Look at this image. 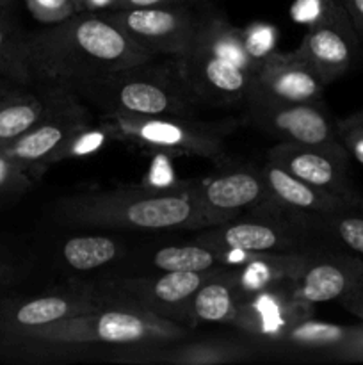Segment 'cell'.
I'll list each match as a JSON object with an SVG mask.
<instances>
[{"mask_svg":"<svg viewBox=\"0 0 363 365\" xmlns=\"http://www.w3.org/2000/svg\"><path fill=\"white\" fill-rule=\"evenodd\" d=\"M342 303H344V307L349 310V312H352L354 316H358L359 319L363 321V289L352 292L351 296L342 299Z\"/></svg>","mask_w":363,"mask_h":365,"instance_id":"33","label":"cell"},{"mask_svg":"<svg viewBox=\"0 0 363 365\" xmlns=\"http://www.w3.org/2000/svg\"><path fill=\"white\" fill-rule=\"evenodd\" d=\"M244 123L280 141L319 148H344L337 123L320 102L285 103L249 98L244 103Z\"/></svg>","mask_w":363,"mask_h":365,"instance_id":"10","label":"cell"},{"mask_svg":"<svg viewBox=\"0 0 363 365\" xmlns=\"http://www.w3.org/2000/svg\"><path fill=\"white\" fill-rule=\"evenodd\" d=\"M157 271H210L219 266L221 260L212 250L198 245L166 246L152 259Z\"/></svg>","mask_w":363,"mask_h":365,"instance_id":"25","label":"cell"},{"mask_svg":"<svg viewBox=\"0 0 363 365\" xmlns=\"http://www.w3.org/2000/svg\"><path fill=\"white\" fill-rule=\"evenodd\" d=\"M105 305L109 303L103 294H98L89 287L70 289L66 292H53L25 299L6 307L0 312V335L9 341L32 328H41L80 314L95 312Z\"/></svg>","mask_w":363,"mask_h":365,"instance_id":"15","label":"cell"},{"mask_svg":"<svg viewBox=\"0 0 363 365\" xmlns=\"http://www.w3.org/2000/svg\"><path fill=\"white\" fill-rule=\"evenodd\" d=\"M312 221L326 227L349 250L363 255V217L352 216L349 212H342L327 214V216H312Z\"/></svg>","mask_w":363,"mask_h":365,"instance_id":"27","label":"cell"},{"mask_svg":"<svg viewBox=\"0 0 363 365\" xmlns=\"http://www.w3.org/2000/svg\"><path fill=\"white\" fill-rule=\"evenodd\" d=\"M110 139L166 155H191L226 163V139L241 125L238 118L219 121L198 116H135L100 114Z\"/></svg>","mask_w":363,"mask_h":365,"instance_id":"5","label":"cell"},{"mask_svg":"<svg viewBox=\"0 0 363 365\" xmlns=\"http://www.w3.org/2000/svg\"><path fill=\"white\" fill-rule=\"evenodd\" d=\"M174 59L203 107L244 106L260 63L246 46L244 32L212 14L189 52Z\"/></svg>","mask_w":363,"mask_h":365,"instance_id":"4","label":"cell"},{"mask_svg":"<svg viewBox=\"0 0 363 365\" xmlns=\"http://www.w3.org/2000/svg\"><path fill=\"white\" fill-rule=\"evenodd\" d=\"M177 321L155 316L127 305H105L95 312L80 314L59 323L32 328L9 342L46 344H155L185 337Z\"/></svg>","mask_w":363,"mask_h":365,"instance_id":"6","label":"cell"},{"mask_svg":"<svg viewBox=\"0 0 363 365\" xmlns=\"http://www.w3.org/2000/svg\"><path fill=\"white\" fill-rule=\"evenodd\" d=\"M155 59L105 13H75L28 32L32 88L71 89L91 78Z\"/></svg>","mask_w":363,"mask_h":365,"instance_id":"1","label":"cell"},{"mask_svg":"<svg viewBox=\"0 0 363 365\" xmlns=\"http://www.w3.org/2000/svg\"><path fill=\"white\" fill-rule=\"evenodd\" d=\"M32 185H34V180L23 168L0 155V198L23 195Z\"/></svg>","mask_w":363,"mask_h":365,"instance_id":"29","label":"cell"},{"mask_svg":"<svg viewBox=\"0 0 363 365\" xmlns=\"http://www.w3.org/2000/svg\"><path fill=\"white\" fill-rule=\"evenodd\" d=\"M294 296L301 302L326 303L344 299L363 289V266L351 257H331L312 260L308 255L305 267L294 280Z\"/></svg>","mask_w":363,"mask_h":365,"instance_id":"18","label":"cell"},{"mask_svg":"<svg viewBox=\"0 0 363 365\" xmlns=\"http://www.w3.org/2000/svg\"><path fill=\"white\" fill-rule=\"evenodd\" d=\"M116 6V0H84L82 11H89V13H105V11H112Z\"/></svg>","mask_w":363,"mask_h":365,"instance_id":"34","label":"cell"},{"mask_svg":"<svg viewBox=\"0 0 363 365\" xmlns=\"http://www.w3.org/2000/svg\"><path fill=\"white\" fill-rule=\"evenodd\" d=\"M263 182L269 189L273 205L290 212L308 214V216H327V214L352 212L356 207H362L359 196H342L337 192L319 189L306 182L299 180L283 168L269 163L260 170Z\"/></svg>","mask_w":363,"mask_h":365,"instance_id":"17","label":"cell"},{"mask_svg":"<svg viewBox=\"0 0 363 365\" xmlns=\"http://www.w3.org/2000/svg\"><path fill=\"white\" fill-rule=\"evenodd\" d=\"M344 11L347 13L352 27L358 34H363V0H338Z\"/></svg>","mask_w":363,"mask_h":365,"instance_id":"31","label":"cell"},{"mask_svg":"<svg viewBox=\"0 0 363 365\" xmlns=\"http://www.w3.org/2000/svg\"><path fill=\"white\" fill-rule=\"evenodd\" d=\"M196 242L212 250L221 264L233 259L244 262L251 255L262 253H292L301 242V234L281 220H231L201 232Z\"/></svg>","mask_w":363,"mask_h":365,"instance_id":"11","label":"cell"},{"mask_svg":"<svg viewBox=\"0 0 363 365\" xmlns=\"http://www.w3.org/2000/svg\"><path fill=\"white\" fill-rule=\"evenodd\" d=\"M192 192L212 227L235 220L246 209L269 205V189L260 171L233 170L203 182H192Z\"/></svg>","mask_w":363,"mask_h":365,"instance_id":"14","label":"cell"},{"mask_svg":"<svg viewBox=\"0 0 363 365\" xmlns=\"http://www.w3.org/2000/svg\"><path fill=\"white\" fill-rule=\"evenodd\" d=\"M249 299L238 302V312L235 317L237 327L256 337L283 339L288 328L298 321L306 319L312 312V305L295 298H285L270 287L248 294Z\"/></svg>","mask_w":363,"mask_h":365,"instance_id":"19","label":"cell"},{"mask_svg":"<svg viewBox=\"0 0 363 365\" xmlns=\"http://www.w3.org/2000/svg\"><path fill=\"white\" fill-rule=\"evenodd\" d=\"M338 138L342 145L363 166V110L351 114L345 120L338 121Z\"/></svg>","mask_w":363,"mask_h":365,"instance_id":"30","label":"cell"},{"mask_svg":"<svg viewBox=\"0 0 363 365\" xmlns=\"http://www.w3.org/2000/svg\"><path fill=\"white\" fill-rule=\"evenodd\" d=\"M68 227L125 230H198L212 227L198 205L192 184L173 187H120L60 198L53 207Z\"/></svg>","mask_w":363,"mask_h":365,"instance_id":"2","label":"cell"},{"mask_svg":"<svg viewBox=\"0 0 363 365\" xmlns=\"http://www.w3.org/2000/svg\"><path fill=\"white\" fill-rule=\"evenodd\" d=\"M98 114L135 116H198L203 103L191 91L178 61L149 59L70 89Z\"/></svg>","mask_w":363,"mask_h":365,"instance_id":"3","label":"cell"},{"mask_svg":"<svg viewBox=\"0 0 363 365\" xmlns=\"http://www.w3.org/2000/svg\"><path fill=\"white\" fill-rule=\"evenodd\" d=\"M139 46L153 57H182L201 32L206 18L187 2L105 11Z\"/></svg>","mask_w":363,"mask_h":365,"instance_id":"8","label":"cell"},{"mask_svg":"<svg viewBox=\"0 0 363 365\" xmlns=\"http://www.w3.org/2000/svg\"><path fill=\"white\" fill-rule=\"evenodd\" d=\"M27 9L39 24L53 25L78 13L75 0H25Z\"/></svg>","mask_w":363,"mask_h":365,"instance_id":"28","label":"cell"},{"mask_svg":"<svg viewBox=\"0 0 363 365\" xmlns=\"http://www.w3.org/2000/svg\"><path fill=\"white\" fill-rule=\"evenodd\" d=\"M362 337L363 327H340V324L320 323V321H312L306 317V319L298 321V323L288 328L283 341L301 346V348L330 349V351L340 355L342 351L351 348Z\"/></svg>","mask_w":363,"mask_h":365,"instance_id":"23","label":"cell"},{"mask_svg":"<svg viewBox=\"0 0 363 365\" xmlns=\"http://www.w3.org/2000/svg\"><path fill=\"white\" fill-rule=\"evenodd\" d=\"M16 88H20V86L14 84V82H11V81H7V78L0 77V96L7 95V93H11L13 89H16ZM21 88H23V86H21Z\"/></svg>","mask_w":363,"mask_h":365,"instance_id":"35","label":"cell"},{"mask_svg":"<svg viewBox=\"0 0 363 365\" xmlns=\"http://www.w3.org/2000/svg\"><path fill=\"white\" fill-rule=\"evenodd\" d=\"M75 6H77L78 13H82V6H84V0H75Z\"/></svg>","mask_w":363,"mask_h":365,"instance_id":"37","label":"cell"},{"mask_svg":"<svg viewBox=\"0 0 363 365\" xmlns=\"http://www.w3.org/2000/svg\"><path fill=\"white\" fill-rule=\"evenodd\" d=\"M324 82L298 52H269L260 59L249 98L285 103H317ZM248 98V100H249ZM246 100V102H248Z\"/></svg>","mask_w":363,"mask_h":365,"instance_id":"13","label":"cell"},{"mask_svg":"<svg viewBox=\"0 0 363 365\" xmlns=\"http://www.w3.org/2000/svg\"><path fill=\"white\" fill-rule=\"evenodd\" d=\"M237 273H217L187 303V323H235L238 312Z\"/></svg>","mask_w":363,"mask_h":365,"instance_id":"22","label":"cell"},{"mask_svg":"<svg viewBox=\"0 0 363 365\" xmlns=\"http://www.w3.org/2000/svg\"><path fill=\"white\" fill-rule=\"evenodd\" d=\"M246 355H248V349L231 344V342H198V344L184 346L166 360L171 364L214 365L238 362Z\"/></svg>","mask_w":363,"mask_h":365,"instance_id":"26","label":"cell"},{"mask_svg":"<svg viewBox=\"0 0 363 365\" xmlns=\"http://www.w3.org/2000/svg\"><path fill=\"white\" fill-rule=\"evenodd\" d=\"M214 277V271H160L153 277L123 278L103 292L109 305H127L187 323V303Z\"/></svg>","mask_w":363,"mask_h":365,"instance_id":"9","label":"cell"},{"mask_svg":"<svg viewBox=\"0 0 363 365\" xmlns=\"http://www.w3.org/2000/svg\"><path fill=\"white\" fill-rule=\"evenodd\" d=\"M48 113L31 130L0 148V155L23 168L38 182L48 168L68 159L70 146L95 123L88 106L70 89L56 88Z\"/></svg>","mask_w":363,"mask_h":365,"instance_id":"7","label":"cell"},{"mask_svg":"<svg viewBox=\"0 0 363 365\" xmlns=\"http://www.w3.org/2000/svg\"><path fill=\"white\" fill-rule=\"evenodd\" d=\"M187 0H116L114 9H128V7H152L167 6V4H184Z\"/></svg>","mask_w":363,"mask_h":365,"instance_id":"32","label":"cell"},{"mask_svg":"<svg viewBox=\"0 0 363 365\" xmlns=\"http://www.w3.org/2000/svg\"><path fill=\"white\" fill-rule=\"evenodd\" d=\"M358 32L337 0L330 13L310 25L295 52L313 68L324 84H331L352 66Z\"/></svg>","mask_w":363,"mask_h":365,"instance_id":"12","label":"cell"},{"mask_svg":"<svg viewBox=\"0 0 363 365\" xmlns=\"http://www.w3.org/2000/svg\"><path fill=\"white\" fill-rule=\"evenodd\" d=\"M349 152L344 148H319L281 141L267 153V160L283 168L299 180L342 196H358L349 182Z\"/></svg>","mask_w":363,"mask_h":365,"instance_id":"16","label":"cell"},{"mask_svg":"<svg viewBox=\"0 0 363 365\" xmlns=\"http://www.w3.org/2000/svg\"><path fill=\"white\" fill-rule=\"evenodd\" d=\"M121 246L105 235H78L63 246V259L71 269L91 271L112 262L121 255Z\"/></svg>","mask_w":363,"mask_h":365,"instance_id":"24","label":"cell"},{"mask_svg":"<svg viewBox=\"0 0 363 365\" xmlns=\"http://www.w3.org/2000/svg\"><path fill=\"white\" fill-rule=\"evenodd\" d=\"M6 274H7V266H6V262L2 260V257H0V280H2V278H6Z\"/></svg>","mask_w":363,"mask_h":365,"instance_id":"36","label":"cell"},{"mask_svg":"<svg viewBox=\"0 0 363 365\" xmlns=\"http://www.w3.org/2000/svg\"><path fill=\"white\" fill-rule=\"evenodd\" d=\"M56 88H16L7 95L0 96V148L45 118L56 100Z\"/></svg>","mask_w":363,"mask_h":365,"instance_id":"20","label":"cell"},{"mask_svg":"<svg viewBox=\"0 0 363 365\" xmlns=\"http://www.w3.org/2000/svg\"><path fill=\"white\" fill-rule=\"evenodd\" d=\"M0 77L32 88L28 68V32L18 16V0H0Z\"/></svg>","mask_w":363,"mask_h":365,"instance_id":"21","label":"cell"}]
</instances>
